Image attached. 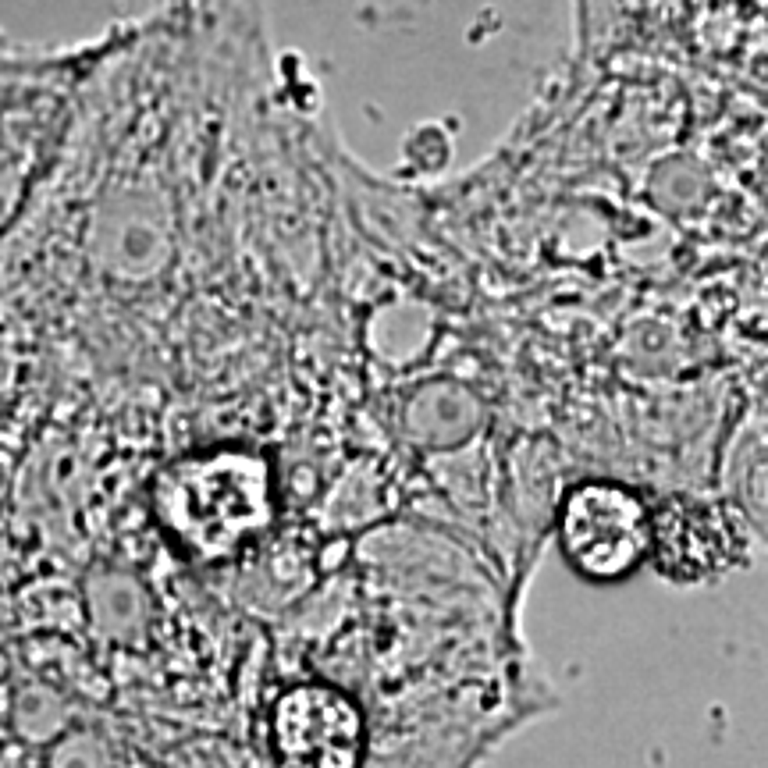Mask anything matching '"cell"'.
I'll list each match as a JSON object with an SVG mask.
<instances>
[{"label":"cell","mask_w":768,"mask_h":768,"mask_svg":"<svg viewBox=\"0 0 768 768\" xmlns=\"http://www.w3.org/2000/svg\"><path fill=\"white\" fill-rule=\"evenodd\" d=\"M149 509L174 551L221 566L267 527L270 473L245 448H199L157 473Z\"/></svg>","instance_id":"obj_1"},{"label":"cell","mask_w":768,"mask_h":768,"mask_svg":"<svg viewBox=\"0 0 768 768\" xmlns=\"http://www.w3.org/2000/svg\"><path fill=\"white\" fill-rule=\"evenodd\" d=\"M363 715L327 683H295L270 701L263 747L278 768H359Z\"/></svg>","instance_id":"obj_2"},{"label":"cell","mask_w":768,"mask_h":768,"mask_svg":"<svg viewBox=\"0 0 768 768\" xmlns=\"http://www.w3.org/2000/svg\"><path fill=\"white\" fill-rule=\"evenodd\" d=\"M559 534L569 562L594 580H619L637 569L651 541L644 502L616 484H583L562 505Z\"/></svg>","instance_id":"obj_3"}]
</instances>
